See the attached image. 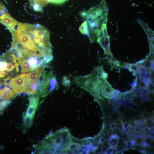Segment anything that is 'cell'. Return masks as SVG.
<instances>
[{
  "label": "cell",
  "instance_id": "cell-29",
  "mask_svg": "<svg viewBox=\"0 0 154 154\" xmlns=\"http://www.w3.org/2000/svg\"><path fill=\"white\" fill-rule=\"evenodd\" d=\"M144 140L147 144L149 145L150 143L153 140V139L151 137H148L145 138Z\"/></svg>",
  "mask_w": 154,
  "mask_h": 154
},
{
  "label": "cell",
  "instance_id": "cell-38",
  "mask_svg": "<svg viewBox=\"0 0 154 154\" xmlns=\"http://www.w3.org/2000/svg\"><path fill=\"white\" fill-rule=\"evenodd\" d=\"M132 108L133 110H137L138 107L137 105H133Z\"/></svg>",
  "mask_w": 154,
  "mask_h": 154
},
{
  "label": "cell",
  "instance_id": "cell-21",
  "mask_svg": "<svg viewBox=\"0 0 154 154\" xmlns=\"http://www.w3.org/2000/svg\"><path fill=\"white\" fill-rule=\"evenodd\" d=\"M7 63L4 61H0V71L6 70Z\"/></svg>",
  "mask_w": 154,
  "mask_h": 154
},
{
  "label": "cell",
  "instance_id": "cell-37",
  "mask_svg": "<svg viewBox=\"0 0 154 154\" xmlns=\"http://www.w3.org/2000/svg\"><path fill=\"white\" fill-rule=\"evenodd\" d=\"M150 129V128L148 127H146L144 128V131L146 133H148Z\"/></svg>",
  "mask_w": 154,
  "mask_h": 154
},
{
  "label": "cell",
  "instance_id": "cell-13",
  "mask_svg": "<svg viewBox=\"0 0 154 154\" xmlns=\"http://www.w3.org/2000/svg\"><path fill=\"white\" fill-rule=\"evenodd\" d=\"M37 106L33 104H29L25 115L34 118Z\"/></svg>",
  "mask_w": 154,
  "mask_h": 154
},
{
  "label": "cell",
  "instance_id": "cell-47",
  "mask_svg": "<svg viewBox=\"0 0 154 154\" xmlns=\"http://www.w3.org/2000/svg\"><path fill=\"white\" fill-rule=\"evenodd\" d=\"M117 92V93H119L120 91V90H117L116 91Z\"/></svg>",
  "mask_w": 154,
  "mask_h": 154
},
{
  "label": "cell",
  "instance_id": "cell-33",
  "mask_svg": "<svg viewBox=\"0 0 154 154\" xmlns=\"http://www.w3.org/2000/svg\"><path fill=\"white\" fill-rule=\"evenodd\" d=\"M99 144H103L105 141V139L104 137H100L99 140Z\"/></svg>",
  "mask_w": 154,
  "mask_h": 154
},
{
  "label": "cell",
  "instance_id": "cell-40",
  "mask_svg": "<svg viewBox=\"0 0 154 154\" xmlns=\"http://www.w3.org/2000/svg\"><path fill=\"white\" fill-rule=\"evenodd\" d=\"M133 105L134 104L133 103L131 102H129L128 104V107L130 108H132Z\"/></svg>",
  "mask_w": 154,
  "mask_h": 154
},
{
  "label": "cell",
  "instance_id": "cell-26",
  "mask_svg": "<svg viewBox=\"0 0 154 154\" xmlns=\"http://www.w3.org/2000/svg\"><path fill=\"white\" fill-rule=\"evenodd\" d=\"M114 150V148L112 147H110L107 148L104 153L105 154H111L113 153Z\"/></svg>",
  "mask_w": 154,
  "mask_h": 154
},
{
  "label": "cell",
  "instance_id": "cell-15",
  "mask_svg": "<svg viewBox=\"0 0 154 154\" xmlns=\"http://www.w3.org/2000/svg\"><path fill=\"white\" fill-rule=\"evenodd\" d=\"M82 145L81 144L71 142L66 147V150H69L74 151H75L76 153L77 149H80Z\"/></svg>",
  "mask_w": 154,
  "mask_h": 154
},
{
  "label": "cell",
  "instance_id": "cell-48",
  "mask_svg": "<svg viewBox=\"0 0 154 154\" xmlns=\"http://www.w3.org/2000/svg\"><path fill=\"white\" fill-rule=\"evenodd\" d=\"M1 102H0V103Z\"/></svg>",
  "mask_w": 154,
  "mask_h": 154
},
{
  "label": "cell",
  "instance_id": "cell-24",
  "mask_svg": "<svg viewBox=\"0 0 154 154\" xmlns=\"http://www.w3.org/2000/svg\"><path fill=\"white\" fill-rule=\"evenodd\" d=\"M8 73V71L6 70L0 71V78L4 77L7 75Z\"/></svg>",
  "mask_w": 154,
  "mask_h": 154
},
{
  "label": "cell",
  "instance_id": "cell-36",
  "mask_svg": "<svg viewBox=\"0 0 154 154\" xmlns=\"http://www.w3.org/2000/svg\"><path fill=\"white\" fill-rule=\"evenodd\" d=\"M123 129H126L128 127V124L127 122H125L123 124Z\"/></svg>",
  "mask_w": 154,
  "mask_h": 154
},
{
  "label": "cell",
  "instance_id": "cell-17",
  "mask_svg": "<svg viewBox=\"0 0 154 154\" xmlns=\"http://www.w3.org/2000/svg\"><path fill=\"white\" fill-rule=\"evenodd\" d=\"M135 143L138 145H141L144 139L141 137H136L135 139Z\"/></svg>",
  "mask_w": 154,
  "mask_h": 154
},
{
  "label": "cell",
  "instance_id": "cell-14",
  "mask_svg": "<svg viewBox=\"0 0 154 154\" xmlns=\"http://www.w3.org/2000/svg\"><path fill=\"white\" fill-rule=\"evenodd\" d=\"M40 98V95L36 90L30 98L29 104H33L38 106Z\"/></svg>",
  "mask_w": 154,
  "mask_h": 154
},
{
  "label": "cell",
  "instance_id": "cell-4",
  "mask_svg": "<svg viewBox=\"0 0 154 154\" xmlns=\"http://www.w3.org/2000/svg\"><path fill=\"white\" fill-rule=\"evenodd\" d=\"M30 84L29 73L24 74L11 79L9 85L17 95L21 93L26 92Z\"/></svg>",
  "mask_w": 154,
  "mask_h": 154
},
{
  "label": "cell",
  "instance_id": "cell-5",
  "mask_svg": "<svg viewBox=\"0 0 154 154\" xmlns=\"http://www.w3.org/2000/svg\"><path fill=\"white\" fill-rule=\"evenodd\" d=\"M0 23L7 27L12 33L15 30L18 23L6 10L0 15Z\"/></svg>",
  "mask_w": 154,
  "mask_h": 154
},
{
  "label": "cell",
  "instance_id": "cell-27",
  "mask_svg": "<svg viewBox=\"0 0 154 154\" xmlns=\"http://www.w3.org/2000/svg\"><path fill=\"white\" fill-rule=\"evenodd\" d=\"M126 63L119 61V62L116 65V66H119L121 68H125L126 66Z\"/></svg>",
  "mask_w": 154,
  "mask_h": 154
},
{
  "label": "cell",
  "instance_id": "cell-11",
  "mask_svg": "<svg viewBox=\"0 0 154 154\" xmlns=\"http://www.w3.org/2000/svg\"><path fill=\"white\" fill-rule=\"evenodd\" d=\"M55 133L56 136L60 137L63 141L70 137L72 135L69 130L66 127L57 131Z\"/></svg>",
  "mask_w": 154,
  "mask_h": 154
},
{
  "label": "cell",
  "instance_id": "cell-12",
  "mask_svg": "<svg viewBox=\"0 0 154 154\" xmlns=\"http://www.w3.org/2000/svg\"><path fill=\"white\" fill-rule=\"evenodd\" d=\"M119 137L116 134H112L109 137V144L110 147L115 148L117 147L119 141Z\"/></svg>",
  "mask_w": 154,
  "mask_h": 154
},
{
  "label": "cell",
  "instance_id": "cell-8",
  "mask_svg": "<svg viewBox=\"0 0 154 154\" xmlns=\"http://www.w3.org/2000/svg\"><path fill=\"white\" fill-rule=\"evenodd\" d=\"M44 65L45 64H44L40 65L35 71L29 73L30 83H38V78L44 69Z\"/></svg>",
  "mask_w": 154,
  "mask_h": 154
},
{
  "label": "cell",
  "instance_id": "cell-19",
  "mask_svg": "<svg viewBox=\"0 0 154 154\" xmlns=\"http://www.w3.org/2000/svg\"><path fill=\"white\" fill-rule=\"evenodd\" d=\"M63 141V139L60 137L57 136L54 139V144L55 145L62 144Z\"/></svg>",
  "mask_w": 154,
  "mask_h": 154
},
{
  "label": "cell",
  "instance_id": "cell-42",
  "mask_svg": "<svg viewBox=\"0 0 154 154\" xmlns=\"http://www.w3.org/2000/svg\"><path fill=\"white\" fill-rule=\"evenodd\" d=\"M123 129V131H124V132L125 133H127L128 131L129 130V128L128 127H127V128L126 129H125V128H124V129Z\"/></svg>",
  "mask_w": 154,
  "mask_h": 154
},
{
  "label": "cell",
  "instance_id": "cell-41",
  "mask_svg": "<svg viewBox=\"0 0 154 154\" xmlns=\"http://www.w3.org/2000/svg\"><path fill=\"white\" fill-rule=\"evenodd\" d=\"M119 98L121 100L125 99V97L123 94L120 95Z\"/></svg>",
  "mask_w": 154,
  "mask_h": 154
},
{
  "label": "cell",
  "instance_id": "cell-20",
  "mask_svg": "<svg viewBox=\"0 0 154 154\" xmlns=\"http://www.w3.org/2000/svg\"><path fill=\"white\" fill-rule=\"evenodd\" d=\"M145 123L148 127L151 128L153 126V120L151 119H148L146 120Z\"/></svg>",
  "mask_w": 154,
  "mask_h": 154
},
{
  "label": "cell",
  "instance_id": "cell-7",
  "mask_svg": "<svg viewBox=\"0 0 154 154\" xmlns=\"http://www.w3.org/2000/svg\"><path fill=\"white\" fill-rule=\"evenodd\" d=\"M15 95L14 92L6 86L0 89V98L5 100H9L14 98Z\"/></svg>",
  "mask_w": 154,
  "mask_h": 154
},
{
  "label": "cell",
  "instance_id": "cell-39",
  "mask_svg": "<svg viewBox=\"0 0 154 154\" xmlns=\"http://www.w3.org/2000/svg\"><path fill=\"white\" fill-rule=\"evenodd\" d=\"M145 59H143L142 60H140L136 62V64H141L143 63L145 60Z\"/></svg>",
  "mask_w": 154,
  "mask_h": 154
},
{
  "label": "cell",
  "instance_id": "cell-31",
  "mask_svg": "<svg viewBox=\"0 0 154 154\" xmlns=\"http://www.w3.org/2000/svg\"><path fill=\"white\" fill-rule=\"evenodd\" d=\"M125 144L127 146L126 148L128 149L131 148V147L132 146L131 141H127L126 142Z\"/></svg>",
  "mask_w": 154,
  "mask_h": 154
},
{
  "label": "cell",
  "instance_id": "cell-9",
  "mask_svg": "<svg viewBox=\"0 0 154 154\" xmlns=\"http://www.w3.org/2000/svg\"><path fill=\"white\" fill-rule=\"evenodd\" d=\"M18 63L21 67L22 73L31 72L34 70L29 64L28 60L23 57L18 60Z\"/></svg>",
  "mask_w": 154,
  "mask_h": 154
},
{
  "label": "cell",
  "instance_id": "cell-1",
  "mask_svg": "<svg viewBox=\"0 0 154 154\" xmlns=\"http://www.w3.org/2000/svg\"><path fill=\"white\" fill-rule=\"evenodd\" d=\"M12 34L13 41L33 52L41 61L46 62L52 59L53 57L48 56L41 50L36 43L35 24L18 22Z\"/></svg>",
  "mask_w": 154,
  "mask_h": 154
},
{
  "label": "cell",
  "instance_id": "cell-23",
  "mask_svg": "<svg viewBox=\"0 0 154 154\" xmlns=\"http://www.w3.org/2000/svg\"><path fill=\"white\" fill-rule=\"evenodd\" d=\"M87 149L90 152H94L97 149L92 146L91 144H90L87 146Z\"/></svg>",
  "mask_w": 154,
  "mask_h": 154
},
{
  "label": "cell",
  "instance_id": "cell-43",
  "mask_svg": "<svg viewBox=\"0 0 154 154\" xmlns=\"http://www.w3.org/2000/svg\"><path fill=\"white\" fill-rule=\"evenodd\" d=\"M126 103L125 99L122 100L121 103L122 104H124Z\"/></svg>",
  "mask_w": 154,
  "mask_h": 154
},
{
  "label": "cell",
  "instance_id": "cell-18",
  "mask_svg": "<svg viewBox=\"0 0 154 154\" xmlns=\"http://www.w3.org/2000/svg\"><path fill=\"white\" fill-rule=\"evenodd\" d=\"M15 67V65H13L11 62H8L7 63L6 70L9 72L11 71Z\"/></svg>",
  "mask_w": 154,
  "mask_h": 154
},
{
  "label": "cell",
  "instance_id": "cell-35",
  "mask_svg": "<svg viewBox=\"0 0 154 154\" xmlns=\"http://www.w3.org/2000/svg\"><path fill=\"white\" fill-rule=\"evenodd\" d=\"M110 129L114 130L116 128V125L114 123H111L110 125Z\"/></svg>",
  "mask_w": 154,
  "mask_h": 154
},
{
  "label": "cell",
  "instance_id": "cell-28",
  "mask_svg": "<svg viewBox=\"0 0 154 154\" xmlns=\"http://www.w3.org/2000/svg\"><path fill=\"white\" fill-rule=\"evenodd\" d=\"M90 144L94 147L98 149V147L99 142V141H94L93 142L91 143Z\"/></svg>",
  "mask_w": 154,
  "mask_h": 154
},
{
  "label": "cell",
  "instance_id": "cell-45",
  "mask_svg": "<svg viewBox=\"0 0 154 154\" xmlns=\"http://www.w3.org/2000/svg\"><path fill=\"white\" fill-rule=\"evenodd\" d=\"M121 100H122L120 98H119L117 99V102L119 103V104H120L121 103Z\"/></svg>",
  "mask_w": 154,
  "mask_h": 154
},
{
  "label": "cell",
  "instance_id": "cell-32",
  "mask_svg": "<svg viewBox=\"0 0 154 154\" xmlns=\"http://www.w3.org/2000/svg\"><path fill=\"white\" fill-rule=\"evenodd\" d=\"M137 85V78L136 77L135 79H134L131 85L132 87V88H134Z\"/></svg>",
  "mask_w": 154,
  "mask_h": 154
},
{
  "label": "cell",
  "instance_id": "cell-2",
  "mask_svg": "<svg viewBox=\"0 0 154 154\" xmlns=\"http://www.w3.org/2000/svg\"><path fill=\"white\" fill-rule=\"evenodd\" d=\"M104 9L103 7L98 5L79 13L86 20L87 29V35L90 38L92 43L97 41L105 23L106 15Z\"/></svg>",
  "mask_w": 154,
  "mask_h": 154
},
{
  "label": "cell",
  "instance_id": "cell-10",
  "mask_svg": "<svg viewBox=\"0 0 154 154\" xmlns=\"http://www.w3.org/2000/svg\"><path fill=\"white\" fill-rule=\"evenodd\" d=\"M34 118L25 115L23 119L22 132L25 133L32 125Z\"/></svg>",
  "mask_w": 154,
  "mask_h": 154
},
{
  "label": "cell",
  "instance_id": "cell-6",
  "mask_svg": "<svg viewBox=\"0 0 154 154\" xmlns=\"http://www.w3.org/2000/svg\"><path fill=\"white\" fill-rule=\"evenodd\" d=\"M68 0H29L33 9L35 11H41L49 3L56 4L64 3Z\"/></svg>",
  "mask_w": 154,
  "mask_h": 154
},
{
  "label": "cell",
  "instance_id": "cell-30",
  "mask_svg": "<svg viewBox=\"0 0 154 154\" xmlns=\"http://www.w3.org/2000/svg\"><path fill=\"white\" fill-rule=\"evenodd\" d=\"M137 124V121H132L130 122L128 126L129 127H134L135 126H136Z\"/></svg>",
  "mask_w": 154,
  "mask_h": 154
},
{
  "label": "cell",
  "instance_id": "cell-46",
  "mask_svg": "<svg viewBox=\"0 0 154 154\" xmlns=\"http://www.w3.org/2000/svg\"><path fill=\"white\" fill-rule=\"evenodd\" d=\"M140 130V129L139 127H137L135 129V131L137 132H139Z\"/></svg>",
  "mask_w": 154,
  "mask_h": 154
},
{
  "label": "cell",
  "instance_id": "cell-44",
  "mask_svg": "<svg viewBox=\"0 0 154 154\" xmlns=\"http://www.w3.org/2000/svg\"><path fill=\"white\" fill-rule=\"evenodd\" d=\"M149 145H150L151 146L153 147L154 142H153V140H152L151 141V142L149 144Z\"/></svg>",
  "mask_w": 154,
  "mask_h": 154
},
{
  "label": "cell",
  "instance_id": "cell-3",
  "mask_svg": "<svg viewBox=\"0 0 154 154\" xmlns=\"http://www.w3.org/2000/svg\"><path fill=\"white\" fill-rule=\"evenodd\" d=\"M37 90L41 97L45 96L52 91L56 86L57 82L56 77L51 72L44 70L40 75Z\"/></svg>",
  "mask_w": 154,
  "mask_h": 154
},
{
  "label": "cell",
  "instance_id": "cell-16",
  "mask_svg": "<svg viewBox=\"0 0 154 154\" xmlns=\"http://www.w3.org/2000/svg\"><path fill=\"white\" fill-rule=\"evenodd\" d=\"M129 71H133L134 73L137 72L139 69L137 65V64H129V66L128 68Z\"/></svg>",
  "mask_w": 154,
  "mask_h": 154
},
{
  "label": "cell",
  "instance_id": "cell-22",
  "mask_svg": "<svg viewBox=\"0 0 154 154\" xmlns=\"http://www.w3.org/2000/svg\"><path fill=\"white\" fill-rule=\"evenodd\" d=\"M62 83L65 86H68L70 84V82L66 77H64L63 78Z\"/></svg>",
  "mask_w": 154,
  "mask_h": 154
},
{
  "label": "cell",
  "instance_id": "cell-25",
  "mask_svg": "<svg viewBox=\"0 0 154 154\" xmlns=\"http://www.w3.org/2000/svg\"><path fill=\"white\" fill-rule=\"evenodd\" d=\"M6 10V9L4 5L0 1V15Z\"/></svg>",
  "mask_w": 154,
  "mask_h": 154
},
{
  "label": "cell",
  "instance_id": "cell-34",
  "mask_svg": "<svg viewBox=\"0 0 154 154\" xmlns=\"http://www.w3.org/2000/svg\"><path fill=\"white\" fill-rule=\"evenodd\" d=\"M133 102L136 104H139L141 103V101L140 99L136 98L134 99Z\"/></svg>",
  "mask_w": 154,
  "mask_h": 154
}]
</instances>
